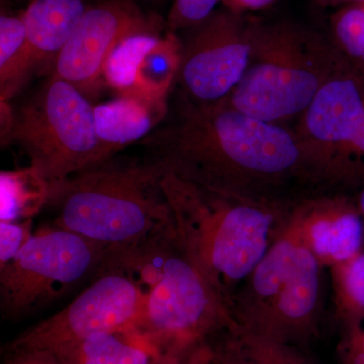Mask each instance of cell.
<instances>
[{
  "mask_svg": "<svg viewBox=\"0 0 364 364\" xmlns=\"http://www.w3.org/2000/svg\"><path fill=\"white\" fill-rule=\"evenodd\" d=\"M142 144L182 178L260 202L291 205L336 189L291 127L249 116L227 98L196 104L176 90Z\"/></svg>",
  "mask_w": 364,
  "mask_h": 364,
  "instance_id": "1",
  "label": "cell"
},
{
  "mask_svg": "<svg viewBox=\"0 0 364 364\" xmlns=\"http://www.w3.org/2000/svg\"><path fill=\"white\" fill-rule=\"evenodd\" d=\"M162 162L109 158L51 184L47 207L55 226L107 250V259L140 257L176 236Z\"/></svg>",
  "mask_w": 364,
  "mask_h": 364,
  "instance_id": "2",
  "label": "cell"
},
{
  "mask_svg": "<svg viewBox=\"0 0 364 364\" xmlns=\"http://www.w3.org/2000/svg\"><path fill=\"white\" fill-rule=\"evenodd\" d=\"M162 188L179 245L231 311L242 284L286 229L294 205L217 191L169 170Z\"/></svg>",
  "mask_w": 364,
  "mask_h": 364,
  "instance_id": "3",
  "label": "cell"
},
{
  "mask_svg": "<svg viewBox=\"0 0 364 364\" xmlns=\"http://www.w3.org/2000/svg\"><path fill=\"white\" fill-rule=\"evenodd\" d=\"M347 65L330 33L256 18L247 70L227 100L261 121L293 127Z\"/></svg>",
  "mask_w": 364,
  "mask_h": 364,
  "instance_id": "4",
  "label": "cell"
},
{
  "mask_svg": "<svg viewBox=\"0 0 364 364\" xmlns=\"http://www.w3.org/2000/svg\"><path fill=\"white\" fill-rule=\"evenodd\" d=\"M4 112L2 140L20 146L50 186L112 158L98 138L90 100L57 76L16 112Z\"/></svg>",
  "mask_w": 364,
  "mask_h": 364,
  "instance_id": "5",
  "label": "cell"
},
{
  "mask_svg": "<svg viewBox=\"0 0 364 364\" xmlns=\"http://www.w3.org/2000/svg\"><path fill=\"white\" fill-rule=\"evenodd\" d=\"M222 296L196 268L176 236L160 255V275L148 291L139 330L164 356L183 358L234 325Z\"/></svg>",
  "mask_w": 364,
  "mask_h": 364,
  "instance_id": "6",
  "label": "cell"
},
{
  "mask_svg": "<svg viewBox=\"0 0 364 364\" xmlns=\"http://www.w3.org/2000/svg\"><path fill=\"white\" fill-rule=\"evenodd\" d=\"M107 255L104 246L60 228L32 235L0 268L2 316L18 320L51 305L87 275L97 274Z\"/></svg>",
  "mask_w": 364,
  "mask_h": 364,
  "instance_id": "7",
  "label": "cell"
},
{
  "mask_svg": "<svg viewBox=\"0 0 364 364\" xmlns=\"http://www.w3.org/2000/svg\"><path fill=\"white\" fill-rule=\"evenodd\" d=\"M136 275L126 265L104 263L77 298L18 335L9 343V351L56 353L97 333L139 329L148 289Z\"/></svg>",
  "mask_w": 364,
  "mask_h": 364,
  "instance_id": "8",
  "label": "cell"
},
{
  "mask_svg": "<svg viewBox=\"0 0 364 364\" xmlns=\"http://www.w3.org/2000/svg\"><path fill=\"white\" fill-rule=\"evenodd\" d=\"M291 128L335 188L364 182V73L347 65Z\"/></svg>",
  "mask_w": 364,
  "mask_h": 364,
  "instance_id": "9",
  "label": "cell"
},
{
  "mask_svg": "<svg viewBox=\"0 0 364 364\" xmlns=\"http://www.w3.org/2000/svg\"><path fill=\"white\" fill-rule=\"evenodd\" d=\"M255 18L224 6L182 31L176 90L196 104L229 97L247 70Z\"/></svg>",
  "mask_w": 364,
  "mask_h": 364,
  "instance_id": "10",
  "label": "cell"
},
{
  "mask_svg": "<svg viewBox=\"0 0 364 364\" xmlns=\"http://www.w3.org/2000/svg\"><path fill=\"white\" fill-rule=\"evenodd\" d=\"M162 21L133 0H105L88 6L63 48L52 75L77 88L88 100L105 87V62L122 41L140 33L161 36Z\"/></svg>",
  "mask_w": 364,
  "mask_h": 364,
  "instance_id": "11",
  "label": "cell"
},
{
  "mask_svg": "<svg viewBox=\"0 0 364 364\" xmlns=\"http://www.w3.org/2000/svg\"><path fill=\"white\" fill-rule=\"evenodd\" d=\"M299 243L326 268L364 248V222L349 191H324L294 203L289 218Z\"/></svg>",
  "mask_w": 364,
  "mask_h": 364,
  "instance_id": "12",
  "label": "cell"
},
{
  "mask_svg": "<svg viewBox=\"0 0 364 364\" xmlns=\"http://www.w3.org/2000/svg\"><path fill=\"white\" fill-rule=\"evenodd\" d=\"M325 269L299 243L291 272L258 334L298 347L310 342L322 318Z\"/></svg>",
  "mask_w": 364,
  "mask_h": 364,
  "instance_id": "13",
  "label": "cell"
},
{
  "mask_svg": "<svg viewBox=\"0 0 364 364\" xmlns=\"http://www.w3.org/2000/svg\"><path fill=\"white\" fill-rule=\"evenodd\" d=\"M299 245L287 221L286 229L235 294L231 314L237 325L256 334L261 331L291 272Z\"/></svg>",
  "mask_w": 364,
  "mask_h": 364,
  "instance_id": "14",
  "label": "cell"
},
{
  "mask_svg": "<svg viewBox=\"0 0 364 364\" xmlns=\"http://www.w3.org/2000/svg\"><path fill=\"white\" fill-rule=\"evenodd\" d=\"M85 0H32L23 14L30 70L54 66L87 9Z\"/></svg>",
  "mask_w": 364,
  "mask_h": 364,
  "instance_id": "15",
  "label": "cell"
},
{
  "mask_svg": "<svg viewBox=\"0 0 364 364\" xmlns=\"http://www.w3.org/2000/svg\"><path fill=\"white\" fill-rule=\"evenodd\" d=\"M168 107V102H152L132 92L95 105L98 138L112 157L127 145L149 135L165 119Z\"/></svg>",
  "mask_w": 364,
  "mask_h": 364,
  "instance_id": "16",
  "label": "cell"
},
{
  "mask_svg": "<svg viewBox=\"0 0 364 364\" xmlns=\"http://www.w3.org/2000/svg\"><path fill=\"white\" fill-rule=\"evenodd\" d=\"M55 354L64 364H159L165 358L136 328L97 333Z\"/></svg>",
  "mask_w": 364,
  "mask_h": 364,
  "instance_id": "17",
  "label": "cell"
},
{
  "mask_svg": "<svg viewBox=\"0 0 364 364\" xmlns=\"http://www.w3.org/2000/svg\"><path fill=\"white\" fill-rule=\"evenodd\" d=\"M212 341L224 364H316L298 346L247 331L236 323Z\"/></svg>",
  "mask_w": 364,
  "mask_h": 364,
  "instance_id": "18",
  "label": "cell"
},
{
  "mask_svg": "<svg viewBox=\"0 0 364 364\" xmlns=\"http://www.w3.org/2000/svg\"><path fill=\"white\" fill-rule=\"evenodd\" d=\"M181 59V37L178 33L166 32L144 55L130 92L152 102H167L170 91L176 85Z\"/></svg>",
  "mask_w": 364,
  "mask_h": 364,
  "instance_id": "19",
  "label": "cell"
},
{
  "mask_svg": "<svg viewBox=\"0 0 364 364\" xmlns=\"http://www.w3.org/2000/svg\"><path fill=\"white\" fill-rule=\"evenodd\" d=\"M50 184L33 167L1 171L0 222L32 219L47 205Z\"/></svg>",
  "mask_w": 364,
  "mask_h": 364,
  "instance_id": "20",
  "label": "cell"
},
{
  "mask_svg": "<svg viewBox=\"0 0 364 364\" xmlns=\"http://www.w3.org/2000/svg\"><path fill=\"white\" fill-rule=\"evenodd\" d=\"M31 73L26 54V28L21 16H0V97L6 102Z\"/></svg>",
  "mask_w": 364,
  "mask_h": 364,
  "instance_id": "21",
  "label": "cell"
},
{
  "mask_svg": "<svg viewBox=\"0 0 364 364\" xmlns=\"http://www.w3.org/2000/svg\"><path fill=\"white\" fill-rule=\"evenodd\" d=\"M329 270L335 318L339 325L364 318V248Z\"/></svg>",
  "mask_w": 364,
  "mask_h": 364,
  "instance_id": "22",
  "label": "cell"
},
{
  "mask_svg": "<svg viewBox=\"0 0 364 364\" xmlns=\"http://www.w3.org/2000/svg\"><path fill=\"white\" fill-rule=\"evenodd\" d=\"M160 37L161 36L140 33L122 41L105 62V85L116 90L119 95L130 92L135 83L139 64Z\"/></svg>",
  "mask_w": 364,
  "mask_h": 364,
  "instance_id": "23",
  "label": "cell"
},
{
  "mask_svg": "<svg viewBox=\"0 0 364 364\" xmlns=\"http://www.w3.org/2000/svg\"><path fill=\"white\" fill-rule=\"evenodd\" d=\"M330 36L346 63L364 73V2L339 7L330 18Z\"/></svg>",
  "mask_w": 364,
  "mask_h": 364,
  "instance_id": "24",
  "label": "cell"
},
{
  "mask_svg": "<svg viewBox=\"0 0 364 364\" xmlns=\"http://www.w3.org/2000/svg\"><path fill=\"white\" fill-rule=\"evenodd\" d=\"M221 0H174L168 18L166 32L176 33L188 30L202 23Z\"/></svg>",
  "mask_w": 364,
  "mask_h": 364,
  "instance_id": "25",
  "label": "cell"
},
{
  "mask_svg": "<svg viewBox=\"0 0 364 364\" xmlns=\"http://www.w3.org/2000/svg\"><path fill=\"white\" fill-rule=\"evenodd\" d=\"M338 364H364V318L340 326Z\"/></svg>",
  "mask_w": 364,
  "mask_h": 364,
  "instance_id": "26",
  "label": "cell"
},
{
  "mask_svg": "<svg viewBox=\"0 0 364 364\" xmlns=\"http://www.w3.org/2000/svg\"><path fill=\"white\" fill-rule=\"evenodd\" d=\"M32 219L0 222V268L6 267L32 237Z\"/></svg>",
  "mask_w": 364,
  "mask_h": 364,
  "instance_id": "27",
  "label": "cell"
},
{
  "mask_svg": "<svg viewBox=\"0 0 364 364\" xmlns=\"http://www.w3.org/2000/svg\"><path fill=\"white\" fill-rule=\"evenodd\" d=\"M181 364H224L213 341L196 345L183 356Z\"/></svg>",
  "mask_w": 364,
  "mask_h": 364,
  "instance_id": "28",
  "label": "cell"
},
{
  "mask_svg": "<svg viewBox=\"0 0 364 364\" xmlns=\"http://www.w3.org/2000/svg\"><path fill=\"white\" fill-rule=\"evenodd\" d=\"M6 364H64L51 351L47 350H31L14 352L11 353Z\"/></svg>",
  "mask_w": 364,
  "mask_h": 364,
  "instance_id": "29",
  "label": "cell"
},
{
  "mask_svg": "<svg viewBox=\"0 0 364 364\" xmlns=\"http://www.w3.org/2000/svg\"><path fill=\"white\" fill-rule=\"evenodd\" d=\"M225 7L238 14L261 11L272 6L277 0H221Z\"/></svg>",
  "mask_w": 364,
  "mask_h": 364,
  "instance_id": "30",
  "label": "cell"
},
{
  "mask_svg": "<svg viewBox=\"0 0 364 364\" xmlns=\"http://www.w3.org/2000/svg\"><path fill=\"white\" fill-rule=\"evenodd\" d=\"M349 193H351L354 203H355L356 207H358L364 222V182L358 184V186H355Z\"/></svg>",
  "mask_w": 364,
  "mask_h": 364,
  "instance_id": "31",
  "label": "cell"
},
{
  "mask_svg": "<svg viewBox=\"0 0 364 364\" xmlns=\"http://www.w3.org/2000/svg\"><path fill=\"white\" fill-rule=\"evenodd\" d=\"M318 6L324 7H341L347 4H359L364 2V0H315Z\"/></svg>",
  "mask_w": 364,
  "mask_h": 364,
  "instance_id": "32",
  "label": "cell"
},
{
  "mask_svg": "<svg viewBox=\"0 0 364 364\" xmlns=\"http://www.w3.org/2000/svg\"><path fill=\"white\" fill-rule=\"evenodd\" d=\"M182 358L178 356H165L159 364H181Z\"/></svg>",
  "mask_w": 364,
  "mask_h": 364,
  "instance_id": "33",
  "label": "cell"
}]
</instances>
